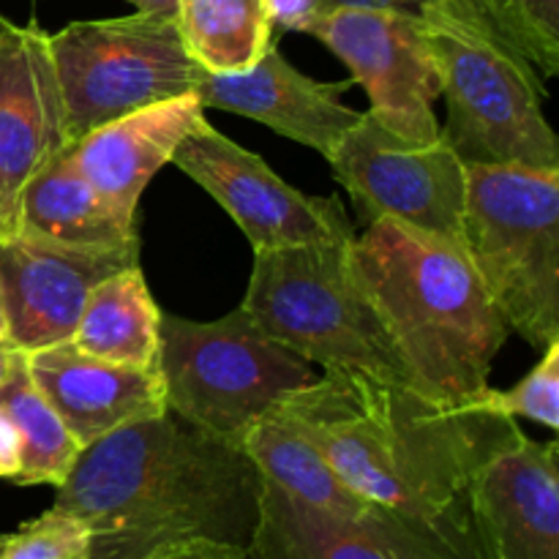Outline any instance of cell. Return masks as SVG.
Instances as JSON below:
<instances>
[{
  "label": "cell",
  "instance_id": "cell-1",
  "mask_svg": "<svg viewBox=\"0 0 559 559\" xmlns=\"http://www.w3.org/2000/svg\"><path fill=\"white\" fill-rule=\"evenodd\" d=\"M369 506L409 559H484L467 506L480 462L522 426L478 404H437L407 385L320 371L276 404Z\"/></svg>",
  "mask_w": 559,
  "mask_h": 559
},
{
  "label": "cell",
  "instance_id": "cell-2",
  "mask_svg": "<svg viewBox=\"0 0 559 559\" xmlns=\"http://www.w3.org/2000/svg\"><path fill=\"white\" fill-rule=\"evenodd\" d=\"M262 484L243 448L164 409L82 448L55 506L87 524V559H156L200 544L249 549Z\"/></svg>",
  "mask_w": 559,
  "mask_h": 559
},
{
  "label": "cell",
  "instance_id": "cell-3",
  "mask_svg": "<svg viewBox=\"0 0 559 559\" xmlns=\"http://www.w3.org/2000/svg\"><path fill=\"white\" fill-rule=\"evenodd\" d=\"M349 265L413 391L437 404H473L489 388L511 328L464 246L396 222H369L349 240Z\"/></svg>",
  "mask_w": 559,
  "mask_h": 559
},
{
  "label": "cell",
  "instance_id": "cell-4",
  "mask_svg": "<svg viewBox=\"0 0 559 559\" xmlns=\"http://www.w3.org/2000/svg\"><path fill=\"white\" fill-rule=\"evenodd\" d=\"M349 240L254 251L240 309L273 342L322 371L407 385L402 360L349 265Z\"/></svg>",
  "mask_w": 559,
  "mask_h": 559
},
{
  "label": "cell",
  "instance_id": "cell-5",
  "mask_svg": "<svg viewBox=\"0 0 559 559\" xmlns=\"http://www.w3.org/2000/svg\"><path fill=\"white\" fill-rule=\"evenodd\" d=\"M462 246L530 347L559 338V169L464 164Z\"/></svg>",
  "mask_w": 559,
  "mask_h": 559
},
{
  "label": "cell",
  "instance_id": "cell-6",
  "mask_svg": "<svg viewBox=\"0 0 559 559\" xmlns=\"http://www.w3.org/2000/svg\"><path fill=\"white\" fill-rule=\"evenodd\" d=\"M156 371L164 407L238 448L262 415L320 377L243 309L213 322L162 314Z\"/></svg>",
  "mask_w": 559,
  "mask_h": 559
},
{
  "label": "cell",
  "instance_id": "cell-7",
  "mask_svg": "<svg viewBox=\"0 0 559 559\" xmlns=\"http://www.w3.org/2000/svg\"><path fill=\"white\" fill-rule=\"evenodd\" d=\"M448 102L442 136L464 164L559 169V140L544 115L538 71L502 38L451 20H424Z\"/></svg>",
  "mask_w": 559,
  "mask_h": 559
},
{
  "label": "cell",
  "instance_id": "cell-8",
  "mask_svg": "<svg viewBox=\"0 0 559 559\" xmlns=\"http://www.w3.org/2000/svg\"><path fill=\"white\" fill-rule=\"evenodd\" d=\"M69 140L151 104L194 93L202 69L175 16L136 14L71 22L49 33Z\"/></svg>",
  "mask_w": 559,
  "mask_h": 559
},
{
  "label": "cell",
  "instance_id": "cell-9",
  "mask_svg": "<svg viewBox=\"0 0 559 559\" xmlns=\"http://www.w3.org/2000/svg\"><path fill=\"white\" fill-rule=\"evenodd\" d=\"M328 164L369 222H396L462 246L467 178L442 134L420 145L360 112Z\"/></svg>",
  "mask_w": 559,
  "mask_h": 559
},
{
  "label": "cell",
  "instance_id": "cell-10",
  "mask_svg": "<svg viewBox=\"0 0 559 559\" xmlns=\"http://www.w3.org/2000/svg\"><path fill=\"white\" fill-rule=\"evenodd\" d=\"M320 38L349 69L369 96L366 112L409 142L440 140L435 102L440 98V71L426 41L424 20L385 9L338 5L311 25Z\"/></svg>",
  "mask_w": 559,
  "mask_h": 559
},
{
  "label": "cell",
  "instance_id": "cell-11",
  "mask_svg": "<svg viewBox=\"0 0 559 559\" xmlns=\"http://www.w3.org/2000/svg\"><path fill=\"white\" fill-rule=\"evenodd\" d=\"M173 164L233 216L254 251L355 238L338 197L304 194L207 120L180 142Z\"/></svg>",
  "mask_w": 559,
  "mask_h": 559
},
{
  "label": "cell",
  "instance_id": "cell-12",
  "mask_svg": "<svg viewBox=\"0 0 559 559\" xmlns=\"http://www.w3.org/2000/svg\"><path fill=\"white\" fill-rule=\"evenodd\" d=\"M69 145L49 33L0 14V238L14 233L25 186Z\"/></svg>",
  "mask_w": 559,
  "mask_h": 559
},
{
  "label": "cell",
  "instance_id": "cell-13",
  "mask_svg": "<svg viewBox=\"0 0 559 559\" xmlns=\"http://www.w3.org/2000/svg\"><path fill=\"white\" fill-rule=\"evenodd\" d=\"M140 265V251H91L31 235L0 238V298L9 338L22 349L71 342L87 295L112 273Z\"/></svg>",
  "mask_w": 559,
  "mask_h": 559
},
{
  "label": "cell",
  "instance_id": "cell-14",
  "mask_svg": "<svg viewBox=\"0 0 559 559\" xmlns=\"http://www.w3.org/2000/svg\"><path fill=\"white\" fill-rule=\"evenodd\" d=\"M557 442L522 429L478 464L467 506L484 559H559Z\"/></svg>",
  "mask_w": 559,
  "mask_h": 559
},
{
  "label": "cell",
  "instance_id": "cell-15",
  "mask_svg": "<svg viewBox=\"0 0 559 559\" xmlns=\"http://www.w3.org/2000/svg\"><path fill=\"white\" fill-rule=\"evenodd\" d=\"M347 82H317L295 69L276 44L246 71H202L194 93L205 109L243 115L331 162L342 136L358 123V109L342 104Z\"/></svg>",
  "mask_w": 559,
  "mask_h": 559
},
{
  "label": "cell",
  "instance_id": "cell-16",
  "mask_svg": "<svg viewBox=\"0 0 559 559\" xmlns=\"http://www.w3.org/2000/svg\"><path fill=\"white\" fill-rule=\"evenodd\" d=\"M25 364L82 448L167 409L156 369L109 364L74 342L25 353Z\"/></svg>",
  "mask_w": 559,
  "mask_h": 559
},
{
  "label": "cell",
  "instance_id": "cell-17",
  "mask_svg": "<svg viewBox=\"0 0 559 559\" xmlns=\"http://www.w3.org/2000/svg\"><path fill=\"white\" fill-rule=\"evenodd\" d=\"M200 123H205V107L197 93H186L87 131L71 142L63 156L98 194L136 216L153 175L164 164H173L180 142Z\"/></svg>",
  "mask_w": 559,
  "mask_h": 559
},
{
  "label": "cell",
  "instance_id": "cell-18",
  "mask_svg": "<svg viewBox=\"0 0 559 559\" xmlns=\"http://www.w3.org/2000/svg\"><path fill=\"white\" fill-rule=\"evenodd\" d=\"M14 233L71 249L140 251L136 216L98 194L66 156L55 158L25 186Z\"/></svg>",
  "mask_w": 559,
  "mask_h": 559
},
{
  "label": "cell",
  "instance_id": "cell-19",
  "mask_svg": "<svg viewBox=\"0 0 559 559\" xmlns=\"http://www.w3.org/2000/svg\"><path fill=\"white\" fill-rule=\"evenodd\" d=\"M240 448L267 484L278 486L306 506L347 519L377 535L369 506L338 478L325 453L276 407L246 431Z\"/></svg>",
  "mask_w": 559,
  "mask_h": 559
},
{
  "label": "cell",
  "instance_id": "cell-20",
  "mask_svg": "<svg viewBox=\"0 0 559 559\" xmlns=\"http://www.w3.org/2000/svg\"><path fill=\"white\" fill-rule=\"evenodd\" d=\"M249 551L254 559H409L371 530L306 506L267 480Z\"/></svg>",
  "mask_w": 559,
  "mask_h": 559
},
{
  "label": "cell",
  "instance_id": "cell-21",
  "mask_svg": "<svg viewBox=\"0 0 559 559\" xmlns=\"http://www.w3.org/2000/svg\"><path fill=\"white\" fill-rule=\"evenodd\" d=\"M162 311L140 265L112 273L87 295L71 342L87 355L131 369H156Z\"/></svg>",
  "mask_w": 559,
  "mask_h": 559
},
{
  "label": "cell",
  "instance_id": "cell-22",
  "mask_svg": "<svg viewBox=\"0 0 559 559\" xmlns=\"http://www.w3.org/2000/svg\"><path fill=\"white\" fill-rule=\"evenodd\" d=\"M175 20L191 58L213 74L251 69L273 44L265 0H178Z\"/></svg>",
  "mask_w": 559,
  "mask_h": 559
},
{
  "label": "cell",
  "instance_id": "cell-23",
  "mask_svg": "<svg viewBox=\"0 0 559 559\" xmlns=\"http://www.w3.org/2000/svg\"><path fill=\"white\" fill-rule=\"evenodd\" d=\"M0 407L14 420L22 437V469L16 486H55L69 478L82 445L74 440L49 399L38 391L20 353L9 377L0 382Z\"/></svg>",
  "mask_w": 559,
  "mask_h": 559
},
{
  "label": "cell",
  "instance_id": "cell-24",
  "mask_svg": "<svg viewBox=\"0 0 559 559\" xmlns=\"http://www.w3.org/2000/svg\"><path fill=\"white\" fill-rule=\"evenodd\" d=\"M508 44L551 80L559 71V0H484Z\"/></svg>",
  "mask_w": 559,
  "mask_h": 559
},
{
  "label": "cell",
  "instance_id": "cell-25",
  "mask_svg": "<svg viewBox=\"0 0 559 559\" xmlns=\"http://www.w3.org/2000/svg\"><path fill=\"white\" fill-rule=\"evenodd\" d=\"M475 404L506 418H530L549 431H559V338L546 344L535 369L516 385L508 391L486 388Z\"/></svg>",
  "mask_w": 559,
  "mask_h": 559
},
{
  "label": "cell",
  "instance_id": "cell-26",
  "mask_svg": "<svg viewBox=\"0 0 559 559\" xmlns=\"http://www.w3.org/2000/svg\"><path fill=\"white\" fill-rule=\"evenodd\" d=\"M91 530L66 508L52 506L14 533L0 535V559H87Z\"/></svg>",
  "mask_w": 559,
  "mask_h": 559
},
{
  "label": "cell",
  "instance_id": "cell-27",
  "mask_svg": "<svg viewBox=\"0 0 559 559\" xmlns=\"http://www.w3.org/2000/svg\"><path fill=\"white\" fill-rule=\"evenodd\" d=\"M338 5L399 11V14L418 16V20H431V16H451V20L467 22V25L480 27V31L502 38V33L497 31L495 20H491V14L486 11L484 0H322V14L331 9H338ZM502 41H506V38H502Z\"/></svg>",
  "mask_w": 559,
  "mask_h": 559
},
{
  "label": "cell",
  "instance_id": "cell-28",
  "mask_svg": "<svg viewBox=\"0 0 559 559\" xmlns=\"http://www.w3.org/2000/svg\"><path fill=\"white\" fill-rule=\"evenodd\" d=\"M273 27L309 33L322 16V0H265Z\"/></svg>",
  "mask_w": 559,
  "mask_h": 559
},
{
  "label": "cell",
  "instance_id": "cell-29",
  "mask_svg": "<svg viewBox=\"0 0 559 559\" xmlns=\"http://www.w3.org/2000/svg\"><path fill=\"white\" fill-rule=\"evenodd\" d=\"M22 469V437L14 420L0 407V478L14 484Z\"/></svg>",
  "mask_w": 559,
  "mask_h": 559
},
{
  "label": "cell",
  "instance_id": "cell-30",
  "mask_svg": "<svg viewBox=\"0 0 559 559\" xmlns=\"http://www.w3.org/2000/svg\"><path fill=\"white\" fill-rule=\"evenodd\" d=\"M156 559H254L249 549L243 546H213V544H200V546H186V549L169 551Z\"/></svg>",
  "mask_w": 559,
  "mask_h": 559
},
{
  "label": "cell",
  "instance_id": "cell-31",
  "mask_svg": "<svg viewBox=\"0 0 559 559\" xmlns=\"http://www.w3.org/2000/svg\"><path fill=\"white\" fill-rule=\"evenodd\" d=\"M129 3L142 14H178V0H129Z\"/></svg>",
  "mask_w": 559,
  "mask_h": 559
},
{
  "label": "cell",
  "instance_id": "cell-32",
  "mask_svg": "<svg viewBox=\"0 0 559 559\" xmlns=\"http://www.w3.org/2000/svg\"><path fill=\"white\" fill-rule=\"evenodd\" d=\"M20 353H22V349L16 347V344L11 342V338H0V382H3L5 377H9L11 366L16 364Z\"/></svg>",
  "mask_w": 559,
  "mask_h": 559
},
{
  "label": "cell",
  "instance_id": "cell-33",
  "mask_svg": "<svg viewBox=\"0 0 559 559\" xmlns=\"http://www.w3.org/2000/svg\"><path fill=\"white\" fill-rule=\"evenodd\" d=\"M0 338H9V328H5V311H3V298H0Z\"/></svg>",
  "mask_w": 559,
  "mask_h": 559
}]
</instances>
